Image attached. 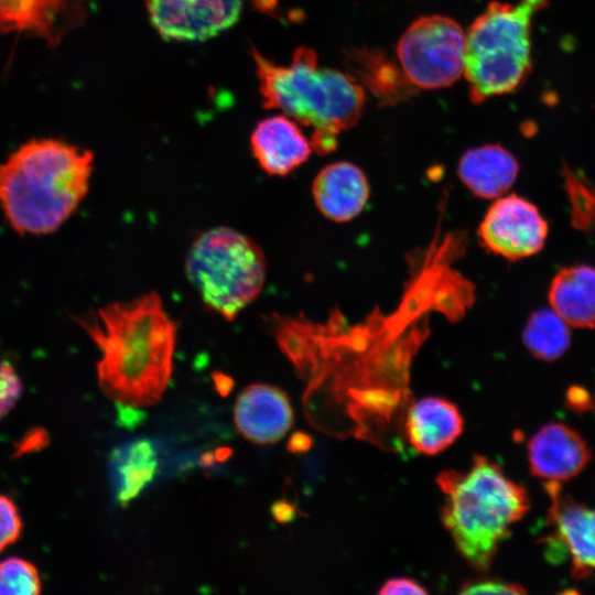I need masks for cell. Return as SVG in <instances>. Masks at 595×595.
Masks as SVG:
<instances>
[{
	"instance_id": "obj_12",
	"label": "cell",
	"mask_w": 595,
	"mask_h": 595,
	"mask_svg": "<svg viewBox=\"0 0 595 595\" xmlns=\"http://www.w3.org/2000/svg\"><path fill=\"white\" fill-rule=\"evenodd\" d=\"M91 0H0V32H25L55 44L86 18Z\"/></svg>"
},
{
	"instance_id": "obj_8",
	"label": "cell",
	"mask_w": 595,
	"mask_h": 595,
	"mask_svg": "<svg viewBox=\"0 0 595 595\" xmlns=\"http://www.w3.org/2000/svg\"><path fill=\"white\" fill-rule=\"evenodd\" d=\"M549 225L539 208L517 194L498 197L478 228L484 247L508 260H519L541 251Z\"/></svg>"
},
{
	"instance_id": "obj_6",
	"label": "cell",
	"mask_w": 595,
	"mask_h": 595,
	"mask_svg": "<svg viewBox=\"0 0 595 595\" xmlns=\"http://www.w3.org/2000/svg\"><path fill=\"white\" fill-rule=\"evenodd\" d=\"M185 273L206 307L234 321L261 293L267 261L248 235L218 226L194 240L186 255Z\"/></svg>"
},
{
	"instance_id": "obj_11",
	"label": "cell",
	"mask_w": 595,
	"mask_h": 595,
	"mask_svg": "<svg viewBox=\"0 0 595 595\" xmlns=\"http://www.w3.org/2000/svg\"><path fill=\"white\" fill-rule=\"evenodd\" d=\"M589 458L585 440L564 423L543 425L528 442L530 470L544 482H564L576 476Z\"/></svg>"
},
{
	"instance_id": "obj_26",
	"label": "cell",
	"mask_w": 595,
	"mask_h": 595,
	"mask_svg": "<svg viewBox=\"0 0 595 595\" xmlns=\"http://www.w3.org/2000/svg\"><path fill=\"white\" fill-rule=\"evenodd\" d=\"M462 594H526L519 584L491 576H480L466 581L459 591Z\"/></svg>"
},
{
	"instance_id": "obj_20",
	"label": "cell",
	"mask_w": 595,
	"mask_h": 595,
	"mask_svg": "<svg viewBox=\"0 0 595 595\" xmlns=\"http://www.w3.org/2000/svg\"><path fill=\"white\" fill-rule=\"evenodd\" d=\"M159 451L153 441L137 439L117 447L110 456L116 500L127 506L159 473Z\"/></svg>"
},
{
	"instance_id": "obj_10",
	"label": "cell",
	"mask_w": 595,
	"mask_h": 595,
	"mask_svg": "<svg viewBox=\"0 0 595 595\" xmlns=\"http://www.w3.org/2000/svg\"><path fill=\"white\" fill-rule=\"evenodd\" d=\"M544 488L551 499L548 523L553 528L544 544L549 551H566L573 574L584 577L595 570V509L563 494L559 482H545Z\"/></svg>"
},
{
	"instance_id": "obj_21",
	"label": "cell",
	"mask_w": 595,
	"mask_h": 595,
	"mask_svg": "<svg viewBox=\"0 0 595 595\" xmlns=\"http://www.w3.org/2000/svg\"><path fill=\"white\" fill-rule=\"evenodd\" d=\"M522 342L536 358L552 361L569 349L571 334L567 323L553 310L539 309L529 316Z\"/></svg>"
},
{
	"instance_id": "obj_15",
	"label": "cell",
	"mask_w": 595,
	"mask_h": 595,
	"mask_svg": "<svg viewBox=\"0 0 595 595\" xmlns=\"http://www.w3.org/2000/svg\"><path fill=\"white\" fill-rule=\"evenodd\" d=\"M369 184L364 172L349 162H336L323 167L312 185L318 210L337 223L358 216L369 198Z\"/></svg>"
},
{
	"instance_id": "obj_27",
	"label": "cell",
	"mask_w": 595,
	"mask_h": 595,
	"mask_svg": "<svg viewBox=\"0 0 595 595\" xmlns=\"http://www.w3.org/2000/svg\"><path fill=\"white\" fill-rule=\"evenodd\" d=\"M380 595L392 594H428V591L418 582L409 577H392L387 580L378 591Z\"/></svg>"
},
{
	"instance_id": "obj_33",
	"label": "cell",
	"mask_w": 595,
	"mask_h": 595,
	"mask_svg": "<svg viewBox=\"0 0 595 595\" xmlns=\"http://www.w3.org/2000/svg\"><path fill=\"white\" fill-rule=\"evenodd\" d=\"M232 450L228 446H220L214 451V457L216 463L227 462L232 456Z\"/></svg>"
},
{
	"instance_id": "obj_24",
	"label": "cell",
	"mask_w": 595,
	"mask_h": 595,
	"mask_svg": "<svg viewBox=\"0 0 595 595\" xmlns=\"http://www.w3.org/2000/svg\"><path fill=\"white\" fill-rule=\"evenodd\" d=\"M22 520L14 501L0 494V552L13 544L21 536Z\"/></svg>"
},
{
	"instance_id": "obj_28",
	"label": "cell",
	"mask_w": 595,
	"mask_h": 595,
	"mask_svg": "<svg viewBox=\"0 0 595 595\" xmlns=\"http://www.w3.org/2000/svg\"><path fill=\"white\" fill-rule=\"evenodd\" d=\"M273 519L281 524L290 523L298 517L296 507L285 499L277 500L270 508Z\"/></svg>"
},
{
	"instance_id": "obj_22",
	"label": "cell",
	"mask_w": 595,
	"mask_h": 595,
	"mask_svg": "<svg viewBox=\"0 0 595 595\" xmlns=\"http://www.w3.org/2000/svg\"><path fill=\"white\" fill-rule=\"evenodd\" d=\"M41 589L40 574L33 563L18 556L0 562V594L34 595Z\"/></svg>"
},
{
	"instance_id": "obj_4",
	"label": "cell",
	"mask_w": 595,
	"mask_h": 595,
	"mask_svg": "<svg viewBox=\"0 0 595 595\" xmlns=\"http://www.w3.org/2000/svg\"><path fill=\"white\" fill-rule=\"evenodd\" d=\"M436 482L445 496L441 519L456 549L474 569L488 570L529 509L526 489L480 455L465 470L442 472Z\"/></svg>"
},
{
	"instance_id": "obj_23",
	"label": "cell",
	"mask_w": 595,
	"mask_h": 595,
	"mask_svg": "<svg viewBox=\"0 0 595 595\" xmlns=\"http://www.w3.org/2000/svg\"><path fill=\"white\" fill-rule=\"evenodd\" d=\"M564 178L572 206V223L581 230H588L595 220V187L567 167Z\"/></svg>"
},
{
	"instance_id": "obj_7",
	"label": "cell",
	"mask_w": 595,
	"mask_h": 595,
	"mask_svg": "<svg viewBox=\"0 0 595 595\" xmlns=\"http://www.w3.org/2000/svg\"><path fill=\"white\" fill-rule=\"evenodd\" d=\"M466 34L452 18L422 15L399 39L397 56L408 80L418 89L454 85L464 74Z\"/></svg>"
},
{
	"instance_id": "obj_29",
	"label": "cell",
	"mask_w": 595,
	"mask_h": 595,
	"mask_svg": "<svg viewBox=\"0 0 595 595\" xmlns=\"http://www.w3.org/2000/svg\"><path fill=\"white\" fill-rule=\"evenodd\" d=\"M119 423L125 428H134L145 419V413L137 407L116 403Z\"/></svg>"
},
{
	"instance_id": "obj_3",
	"label": "cell",
	"mask_w": 595,
	"mask_h": 595,
	"mask_svg": "<svg viewBox=\"0 0 595 595\" xmlns=\"http://www.w3.org/2000/svg\"><path fill=\"white\" fill-rule=\"evenodd\" d=\"M251 56L263 107L312 128L311 145L320 154L333 152L339 133L359 121L366 90L348 73L321 67L312 48L298 47L289 65H278L256 48Z\"/></svg>"
},
{
	"instance_id": "obj_19",
	"label": "cell",
	"mask_w": 595,
	"mask_h": 595,
	"mask_svg": "<svg viewBox=\"0 0 595 595\" xmlns=\"http://www.w3.org/2000/svg\"><path fill=\"white\" fill-rule=\"evenodd\" d=\"M548 299L569 325L595 327V268L574 264L560 269L551 281Z\"/></svg>"
},
{
	"instance_id": "obj_31",
	"label": "cell",
	"mask_w": 595,
	"mask_h": 595,
	"mask_svg": "<svg viewBox=\"0 0 595 595\" xmlns=\"http://www.w3.org/2000/svg\"><path fill=\"white\" fill-rule=\"evenodd\" d=\"M212 378L215 385V389L220 397L225 398L230 394L235 386V381L230 376L220 371H215L213 372Z\"/></svg>"
},
{
	"instance_id": "obj_34",
	"label": "cell",
	"mask_w": 595,
	"mask_h": 595,
	"mask_svg": "<svg viewBox=\"0 0 595 595\" xmlns=\"http://www.w3.org/2000/svg\"><path fill=\"white\" fill-rule=\"evenodd\" d=\"M199 463L204 467H212L216 463L215 457H214V452L208 451V452L203 453L199 457Z\"/></svg>"
},
{
	"instance_id": "obj_32",
	"label": "cell",
	"mask_w": 595,
	"mask_h": 595,
	"mask_svg": "<svg viewBox=\"0 0 595 595\" xmlns=\"http://www.w3.org/2000/svg\"><path fill=\"white\" fill-rule=\"evenodd\" d=\"M569 401L572 403L573 408L584 409L588 407V396L586 391L582 388L573 387L569 391Z\"/></svg>"
},
{
	"instance_id": "obj_35",
	"label": "cell",
	"mask_w": 595,
	"mask_h": 595,
	"mask_svg": "<svg viewBox=\"0 0 595 595\" xmlns=\"http://www.w3.org/2000/svg\"><path fill=\"white\" fill-rule=\"evenodd\" d=\"M275 2L277 0H256L258 7L262 8L263 10H272Z\"/></svg>"
},
{
	"instance_id": "obj_2",
	"label": "cell",
	"mask_w": 595,
	"mask_h": 595,
	"mask_svg": "<svg viewBox=\"0 0 595 595\" xmlns=\"http://www.w3.org/2000/svg\"><path fill=\"white\" fill-rule=\"evenodd\" d=\"M93 153L63 140L21 144L0 164V208L19 234L55 231L89 190Z\"/></svg>"
},
{
	"instance_id": "obj_18",
	"label": "cell",
	"mask_w": 595,
	"mask_h": 595,
	"mask_svg": "<svg viewBox=\"0 0 595 595\" xmlns=\"http://www.w3.org/2000/svg\"><path fill=\"white\" fill-rule=\"evenodd\" d=\"M458 176L479 198H498L513 185L519 173L515 155L499 144L468 149L459 159Z\"/></svg>"
},
{
	"instance_id": "obj_16",
	"label": "cell",
	"mask_w": 595,
	"mask_h": 595,
	"mask_svg": "<svg viewBox=\"0 0 595 595\" xmlns=\"http://www.w3.org/2000/svg\"><path fill=\"white\" fill-rule=\"evenodd\" d=\"M464 430L458 408L441 397H425L409 408L405 434L420 454L436 455L452 445Z\"/></svg>"
},
{
	"instance_id": "obj_25",
	"label": "cell",
	"mask_w": 595,
	"mask_h": 595,
	"mask_svg": "<svg viewBox=\"0 0 595 595\" xmlns=\"http://www.w3.org/2000/svg\"><path fill=\"white\" fill-rule=\"evenodd\" d=\"M23 391L22 381L9 361L0 363V419L4 416L19 400Z\"/></svg>"
},
{
	"instance_id": "obj_5",
	"label": "cell",
	"mask_w": 595,
	"mask_h": 595,
	"mask_svg": "<svg viewBox=\"0 0 595 595\" xmlns=\"http://www.w3.org/2000/svg\"><path fill=\"white\" fill-rule=\"evenodd\" d=\"M548 0L491 1L466 34L464 76L473 104L515 91L532 68L531 25Z\"/></svg>"
},
{
	"instance_id": "obj_13",
	"label": "cell",
	"mask_w": 595,
	"mask_h": 595,
	"mask_svg": "<svg viewBox=\"0 0 595 595\" xmlns=\"http://www.w3.org/2000/svg\"><path fill=\"white\" fill-rule=\"evenodd\" d=\"M234 418L244 437L256 444H272L291 429L293 410L281 389L255 383L245 388L237 398Z\"/></svg>"
},
{
	"instance_id": "obj_9",
	"label": "cell",
	"mask_w": 595,
	"mask_h": 595,
	"mask_svg": "<svg viewBox=\"0 0 595 595\" xmlns=\"http://www.w3.org/2000/svg\"><path fill=\"white\" fill-rule=\"evenodd\" d=\"M244 0H145L152 26L166 41L201 42L239 19Z\"/></svg>"
},
{
	"instance_id": "obj_30",
	"label": "cell",
	"mask_w": 595,
	"mask_h": 595,
	"mask_svg": "<svg viewBox=\"0 0 595 595\" xmlns=\"http://www.w3.org/2000/svg\"><path fill=\"white\" fill-rule=\"evenodd\" d=\"M313 441L311 436L304 432H294L286 444L289 452L293 454H302L311 448Z\"/></svg>"
},
{
	"instance_id": "obj_14",
	"label": "cell",
	"mask_w": 595,
	"mask_h": 595,
	"mask_svg": "<svg viewBox=\"0 0 595 595\" xmlns=\"http://www.w3.org/2000/svg\"><path fill=\"white\" fill-rule=\"evenodd\" d=\"M250 148L260 167L275 176L288 175L312 153L311 141L295 121L283 115L259 121L250 136Z\"/></svg>"
},
{
	"instance_id": "obj_1",
	"label": "cell",
	"mask_w": 595,
	"mask_h": 595,
	"mask_svg": "<svg viewBox=\"0 0 595 595\" xmlns=\"http://www.w3.org/2000/svg\"><path fill=\"white\" fill-rule=\"evenodd\" d=\"M78 323L99 348L98 383L108 398L137 408L161 399L172 375L177 323L160 294L106 304Z\"/></svg>"
},
{
	"instance_id": "obj_17",
	"label": "cell",
	"mask_w": 595,
	"mask_h": 595,
	"mask_svg": "<svg viewBox=\"0 0 595 595\" xmlns=\"http://www.w3.org/2000/svg\"><path fill=\"white\" fill-rule=\"evenodd\" d=\"M348 74L368 90L380 107H392L411 99L419 89L413 86L383 50L353 47L345 51Z\"/></svg>"
}]
</instances>
